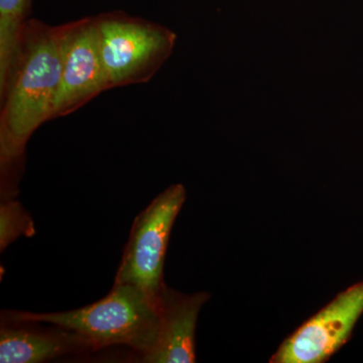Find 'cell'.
<instances>
[{"label": "cell", "mask_w": 363, "mask_h": 363, "mask_svg": "<svg viewBox=\"0 0 363 363\" xmlns=\"http://www.w3.org/2000/svg\"><path fill=\"white\" fill-rule=\"evenodd\" d=\"M61 75V26L28 21L13 75L1 95L2 174L21 162L30 136L51 121Z\"/></svg>", "instance_id": "cell-1"}, {"label": "cell", "mask_w": 363, "mask_h": 363, "mask_svg": "<svg viewBox=\"0 0 363 363\" xmlns=\"http://www.w3.org/2000/svg\"><path fill=\"white\" fill-rule=\"evenodd\" d=\"M18 323H45L80 336L92 348L124 345L145 355L154 347L160 328L159 298L138 286L114 283L106 297L61 313L6 312Z\"/></svg>", "instance_id": "cell-2"}, {"label": "cell", "mask_w": 363, "mask_h": 363, "mask_svg": "<svg viewBox=\"0 0 363 363\" xmlns=\"http://www.w3.org/2000/svg\"><path fill=\"white\" fill-rule=\"evenodd\" d=\"M100 56L111 89L147 82L169 59L177 35L121 11L94 18Z\"/></svg>", "instance_id": "cell-3"}, {"label": "cell", "mask_w": 363, "mask_h": 363, "mask_svg": "<svg viewBox=\"0 0 363 363\" xmlns=\"http://www.w3.org/2000/svg\"><path fill=\"white\" fill-rule=\"evenodd\" d=\"M185 200V188L175 184L136 216L114 283L130 284L159 298L169 233Z\"/></svg>", "instance_id": "cell-4"}, {"label": "cell", "mask_w": 363, "mask_h": 363, "mask_svg": "<svg viewBox=\"0 0 363 363\" xmlns=\"http://www.w3.org/2000/svg\"><path fill=\"white\" fill-rule=\"evenodd\" d=\"M363 314V281L339 294L286 339L272 363H322L347 342Z\"/></svg>", "instance_id": "cell-5"}, {"label": "cell", "mask_w": 363, "mask_h": 363, "mask_svg": "<svg viewBox=\"0 0 363 363\" xmlns=\"http://www.w3.org/2000/svg\"><path fill=\"white\" fill-rule=\"evenodd\" d=\"M61 83L52 119L68 116L111 89L98 47L94 18L61 26Z\"/></svg>", "instance_id": "cell-6"}, {"label": "cell", "mask_w": 363, "mask_h": 363, "mask_svg": "<svg viewBox=\"0 0 363 363\" xmlns=\"http://www.w3.org/2000/svg\"><path fill=\"white\" fill-rule=\"evenodd\" d=\"M209 298L208 293H179L164 284L159 296V334L152 350L143 355V362H195L196 325L200 310Z\"/></svg>", "instance_id": "cell-7"}, {"label": "cell", "mask_w": 363, "mask_h": 363, "mask_svg": "<svg viewBox=\"0 0 363 363\" xmlns=\"http://www.w3.org/2000/svg\"><path fill=\"white\" fill-rule=\"evenodd\" d=\"M80 347L91 346L70 331L45 334L26 329L2 328L0 332L1 363L44 362Z\"/></svg>", "instance_id": "cell-8"}, {"label": "cell", "mask_w": 363, "mask_h": 363, "mask_svg": "<svg viewBox=\"0 0 363 363\" xmlns=\"http://www.w3.org/2000/svg\"><path fill=\"white\" fill-rule=\"evenodd\" d=\"M32 0H0V94L13 75Z\"/></svg>", "instance_id": "cell-9"}, {"label": "cell", "mask_w": 363, "mask_h": 363, "mask_svg": "<svg viewBox=\"0 0 363 363\" xmlns=\"http://www.w3.org/2000/svg\"><path fill=\"white\" fill-rule=\"evenodd\" d=\"M35 234L32 218L21 203L9 200L0 207V248L4 252L11 243L21 236Z\"/></svg>", "instance_id": "cell-10"}]
</instances>
